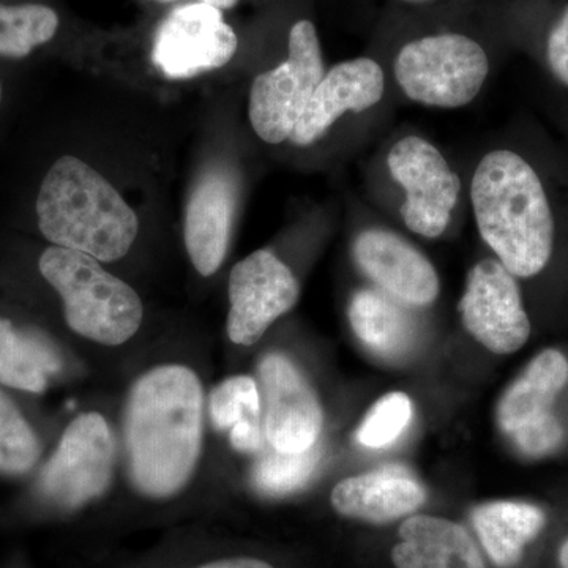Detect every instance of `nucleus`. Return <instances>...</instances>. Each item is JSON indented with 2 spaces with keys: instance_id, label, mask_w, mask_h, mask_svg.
<instances>
[{
  "instance_id": "obj_1",
  "label": "nucleus",
  "mask_w": 568,
  "mask_h": 568,
  "mask_svg": "<svg viewBox=\"0 0 568 568\" xmlns=\"http://www.w3.org/2000/svg\"><path fill=\"white\" fill-rule=\"evenodd\" d=\"M200 379L181 365L159 366L134 384L125 436L134 485L144 495H174L192 477L203 436Z\"/></svg>"
},
{
  "instance_id": "obj_2",
  "label": "nucleus",
  "mask_w": 568,
  "mask_h": 568,
  "mask_svg": "<svg viewBox=\"0 0 568 568\" xmlns=\"http://www.w3.org/2000/svg\"><path fill=\"white\" fill-rule=\"evenodd\" d=\"M478 233L518 278L540 274L552 253L555 220L534 168L518 153L489 152L470 185Z\"/></svg>"
},
{
  "instance_id": "obj_3",
  "label": "nucleus",
  "mask_w": 568,
  "mask_h": 568,
  "mask_svg": "<svg viewBox=\"0 0 568 568\" xmlns=\"http://www.w3.org/2000/svg\"><path fill=\"white\" fill-rule=\"evenodd\" d=\"M41 234L55 246L121 260L132 248L140 220L121 193L91 164L65 155L52 164L37 197Z\"/></svg>"
},
{
  "instance_id": "obj_4",
  "label": "nucleus",
  "mask_w": 568,
  "mask_h": 568,
  "mask_svg": "<svg viewBox=\"0 0 568 568\" xmlns=\"http://www.w3.org/2000/svg\"><path fill=\"white\" fill-rule=\"evenodd\" d=\"M39 267L61 295L71 331L108 346L122 345L136 334L142 323L140 295L95 257L54 245L41 254Z\"/></svg>"
},
{
  "instance_id": "obj_5",
  "label": "nucleus",
  "mask_w": 568,
  "mask_h": 568,
  "mask_svg": "<svg viewBox=\"0 0 568 568\" xmlns=\"http://www.w3.org/2000/svg\"><path fill=\"white\" fill-rule=\"evenodd\" d=\"M395 78L407 99L435 108H462L480 93L489 73L485 48L463 32H437L406 41Z\"/></svg>"
},
{
  "instance_id": "obj_6",
  "label": "nucleus",
  "mask_w": 568,
  "mask_h": 568,
  "mask_svg": "<svg viewBox=\"0 0 568 568\" xmlns=\"http://www.w3.org/2000/svg\"><path fill=\"white\" fill-rule=\"evenodd\" d=\"M325 74L323 48L315 24L295 22L287 37V59L253 81L248 118L268 144L290 140L313 92Z\"/></svg>"
},
{
  "instance_id": "obj_7",
  "label": "nucleus",
  "mask_w": 568,
  "mask_h": 568,
  "mask_svg": "<svg viewBox=\"0 0 568 568\" xmlns=\"http://www.w3.org/2000/svg\"><path fill=\"white\" fill-rule=\"evenodd\" d=\"M567 383V358L559 351L547 349L507 388L497 406V424L519 454L547 457L560 446L564 428L552 406Z\"/></svg>"
},
{
  "instance_id": "obj_8",
  "label": "nucleus",
  "mask_w": 568,
  "mask_h": 568,
  "mask_svg": "<svg viewBox=\"0 0 568 568\" xmlns=\"http://www.w3.org/2000/svg\"><path fill=\"white\" fill-rule=\"evenodd\" d=\"M392 178L405 190L406 226L426 239L444 234L457 207L462 181L443 153L418 136L403 138L387 156Z\"/></svg>"
},
{
  "instance_id": "obj_9",
  "label": "nucleus",
  "mask_w": 568,
  "mask_h": 568,
  "mask_svg": "<svg viewBox=\"0 0 568 568\" xmlns=\"http://www.w3.org/2000/svg\"><path fill=\"white\" fill-rule=\"evenodd\" d=\"M239 39L223 11L196 2L178 7L155 32L152 61L164 77L186 80L222 69L237 52Z\"/></svg>"
},
{
  "instance_id": "obj_10",
  "label": "nucleus",
  "mask_w": 568,
  "mask_h": 568,
  "mask_svg": "<svg viewBox=\"0 0 568 568\" xmlns=\"http://www.w3.org/2000/svg\"><path fill=\"white\" fill-rule=\"evenodd\" d=\"M114 443L100 414H82L63 433L44 466L41 491L62 507H78L103 495L111 481Z\"/></svg>"
},
{
  "instance_id": "obj_11",
  "label": "nucleus",
  "mask_w": 568,
  "mask_h": 568,
  "mask_svg": "<svg viewBox=\"0 0 568 568\" xmlns=\"http://www.w3.org/2000/svg\"><path fill=\"white\" fill-rule=\"evenodd\" d=\"M463 324L495 354H514L528 343L530 323L515 275L497 260L470 268L458 305Z\"/></svg>"
},
{
  "instance_id": "obj_12",
  "label": "nucleus",
  "mask_w": 568,
  "mask_h": 568,
  "mask_svg": "<svg viewBox=\"0 0 568 568\" xmlns=\"http://www.w3.org/2000/svg\"><path fill=\"white\" fill-rule=\"evenodd\" d=\"M298 293L293 272L274 253L260 250L250 254L230 275V338L237 345H254L272 323L297 304Z\"/></svg>"
},
{
  "instance_id": "obj_13",
  "label": "nucleus",
  "mask_w": 568,
  "mask_h": 568,
  "mask_svg": "<svg viewBox=\"0 0 568 568\" xmlns=\"http://www.w3.org/2000/svg\"><path fill=\"white\" fill-rule=\"evenodd\" d=\"M260 376L268 444L284 454H301L316 446L323 409L308 381L280 354L264 358Z\"/></svg>"
},
{
  "instance_id": "obj_14",
  "label": "nucleus",
  "mask_w": 568,
  "mask_h": 568,
  "mask_svg": "<svg viewBox=\"0 0 568 568\" xmlns=\"http://www.w3.org/2000/svg\"><path fill=\"white\" fill-rule=\"evenodd\" d=\"M354 257L364 274L399 304L432 305L439 295L436 268L399 234L364 231L355 239Z\"/></svg>"
},
{
  "instance_id": "obj_15",
  "label": "nucleus",
  "mask_w": 568,
  "mask_h": 568,
  "mask_svg": "<svg viewBox=\"0 0 568 568\" xmlns=\"http://www.w3.org/2000/svg\"><path fill=\"white\" fill-rule=\"evenodd\" d=\"M386 89L383 67L372 58H357L325 71L290 140L310 145L324 136L346 112H362L381 102Z\"/></svg>"
},
{
  "instance_id": "obj_16",
  "label": "nucleus",
  "mask_w": 568,
  "mask_h": 568,
  "mask_svg": "<svg viewBox=\"0 0 568 568\" xmlns=\"http://www.w3.org/2000/svg\"><path fill=\"white\" fill-rule=\"evenodd\" d=\"M237 207V189L224 171L204 174L190 194L185 211V245L203 276L222 267Z\"/></svg>"
},
{
  "instance_id": "obj_17",
  "label": "nucleus",
  "mask_w": 568,
  "mask_h": 568,
  "mask_svg": "<svg viewBox=\"0 0 568 568\" xmlns=\"http://www.w3.org/2000/svg\"><path fill=\"white\" fill-rule=\"evenodd\" d=\"M425 499L424 487L398 467L346 478L332 491V506L338 514L376 525L413 514Z\"/></svg>"
},
{
  "instance_id": "obj_18",
  "label": "nucleus",
  "mask_w": 568,
  "mask_h": 568,
  "mask_svg": "<svg viewBox=\"0 0 568 568\" xmlns=\"http://www.w3.org/2000/svg\"><path fill=\"white\" fill-rule=\"evenodd\" d=\"M392 559L396 568H487L465 528L425 515L403 523Z\"/></svg>"
},
{
  "instance_id": "obj_19",
  "label": "nucleus",
  "mask_w": 568,
  "mask_h": 568,
  "mask_svg": "<svg viewBox=\"0 0 568 568\" xmlns=\"http://www.w3.org/2000/svg\"><path fill=\"white\" fill-rule=\"evenodd\" d=\"M405 306L384 291H358L349 305L355 335L386 361L405 357L417 335L416 321Z\"/></svg>"
},
{
  "instance_id": "obj_20",
  "label": "nucleus",
  "mask_w": 568,
  "mask_h": 568,
  "mask_svg": "<svg viewBox=\"0 0 568 568\" xmlns=\"http://www.w3.org/2000/svg\"><path fill=\"white\" fill-rule=\"evenodd\" d=\"M545 521L541 508L511 500L484 504L473 511L481 545L493 562L503 568L517 566L526 545L540 534Z\"/></svg>"
},
{
  "instance_id": "obj_21",
  "label": "nucleus",
  "mask_w": 568,
  "mask_h": 568,
  "mask_svg": "<svg viewBox=\"0 0 568 568\" xmlns=\"http://www.w3.org/2000/svg\"><path fill=\"white\" fill-rule=\"evenodd\" d=\"M59 369L58 354L47 342L0 317V384L40 394L47 388L48 377Z\"/></svg>"
},
{
  "instance_id": "obj_22",
  "label": "nucleus",
  "mask_w": 568,
  "mask_h": 568,
  "mask_svg": "<svg viewBox=\"0 0 568 568\" xmlns=\"http://www.w3.org/2000/svg\"><path fill=\"white\" fill-rule=\"evenodd\" d=\"M59 28L54 10L40 3H0V58L22 59L48 43Z\"/></svg>"
},
{
  "instance_id": "obj_23",
  "label": "nucleus",
  "mask_w": 568,
  "mask_h": 568,
  "mask_svg": "<svg viewBox=\"0 0 568 568\" xmlns=\"http://www.w3.org/2000/svg\"><path fill=\"white\" fill-rule=\"evenodd\" d=\"M320 459L321 448L317 446L301 454H284L271 446L254 466V487L267 496L291 495L312 480Z\"/></svg>"
},
{
  "instance_id": "obj_24",
  "label": "nucleus",
  "mask_w": 568,
  "mask_h": 568,
  "mask_svg": "<svg viewBox=\"0 0 568 568\" xmlns=\"http://www.w3.org/2000/svg\"><path fill=\"white\" fill-rule=\"evenodd\" d=\"M40 443L18 407L0 392V473L20 476L36 466Z\"/></svg>"
},
{
  "instance_id": "obj_25",
  "label": "nucleus",
  "mask_w": 568,
  "mask_h": 568,
  "mask_svg": "<svg viewBox=\"0 0 568 568\" xmlns=\"http://www.w3.org/2000/svg\"><path fill=\"white\" fill-rule=\"evenodd\" d=\"M212 422L219 429H233L244 424L261 425V396L248 376L231 377L211 396Z\"/></svg>"
},
{
  "instance_id": "obj_26",
  "label": "nucleus",
  "mask_w": 568,
  "mask_h": 568,
  "mask_svg": "<svg viewBox=\"0 0 568 568\" xmlns=\"http://www.w3.org/2000/svg\"><path fill=\"white\" fill-rule=\"evenodd\" d=\"M413 417V405L405 394H388L366 414L357 432L362 446L383 448L394 444Z\"/></svg>"
},
{
  "instance_id": "obj_27",
  "label": "nucleus",
  "mask_w": 568,
  "mask_h": 568,
  "mask_svg": "<svg viewBox=\"0 0 568 568\" xmlns=\"http://www.w3.org/2000/svg\"><path fill=\"white\" fill-rule=\"evenodd\" d=\"M547 61L552 74L568 88V6L549 29Z\"/></svg>"
},
{
  "instance_id": "obj_28",
  "label": "nucleus",
  "mask_w": 568,
  "mask_h": 568,
  "mask_svg": "<svg viewBox=\"0 0 568 568\" xmlns=\"http://www.w3.org/2000/svg\"><path fill=\"white\" fill-rule=\"evenodd\" d=\"M197 568H274L268 566L263 560L250 559V558H237V559H224L219 562L205 564L203 567Z\"/></svg>"
},
{
  "instance_id": "obj_29",
  "label": "nucleus",
  "mask_w": 568,
  "mask_h": 568,
  "mask_svg": "<svg viewBox=\"0 0 568 568\" xmlns=\"http://www.w3.org/2000/svg\"><path fill=\"white\" fill-rule=\"evenodd\" d=\"M164 2H173V0H164ZM200 2L207 3V6L215 7V9L223 11L234 9L239 0H200Z\"/></svg>"
},
{
  "instance_id": "obj_30",
  "label": "nucleus",
  "mask_w": 568,
  "mask_h": 568,
  "mask_svg": "<svg viewBox=\"0 0 568 568\" xmlns=\"http://www.w3.org/2000/svg\"><path fill=\"white\" fill-rule=\"evenodd\" d=\"M559 562L560 567L568 568V538L564 541L562 548H560Z\"/></svg>"
},
{
  "instance_id": "obj_31",
  "label": "nucleus",
  "mask_w": 568,
  "mask_h": 568,
  "mask_svg": "<svg viewBox=\"0 0 568 568\" xmlns=\"http://www.w3.org/2000/svg\"><path fill=\"white\" fill-rule=\"evenodd\" d=\"M402 2L417 3V6H424V3H433L436 2V0H402Z\"/></svg>"
},
{
  "instance_id": "obj_32",
  "label": "nucleus",
  "mask_w": 568,
  "mask_h": 568,
  "mask_svg": "<svg viewBox=\"0 0 568 568\" xmlns=\"http://www.w3.org/2000/svg\"><path fill=\"white\" fill-rule=\"evenodd\" d=\"M0 102H2V84H0Z\"/></svg>"
}]
</instances>
